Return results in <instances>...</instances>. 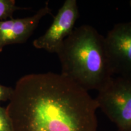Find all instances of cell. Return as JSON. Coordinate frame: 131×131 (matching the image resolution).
Wrapping results in <instances>:
<instances>
[{"label": "cell", "instance_id": "cell-6", "mask_svg": "<svg viewBox=\"0 0 131 131\" xmlns=\"http://www.w3.org/2000/svg\"><path fill=\"white\" fill-rule=\"evenodd\" d=\"M50 13L51 9L46 3L45 7L32 16L0 21V52L7 45L25 42L37 28L41 19Z\"/></svg>", "mask_w": 131, "mask_h": 131}, {"label": "cell", "instance_id": "cell-9", "mask_svg": "<svg viewBox=\"0 0 131 131\" xmlns=\"http://www.w3.org/2000/svg\"><path fill=\"white\" fill-rule=\"evenodd\" d=\"M13 92V88L0 84V101L9 100Z\"/></svg>", "mask_w": 131, "mask_h": 131}, {"label": "cell", "instance_id": "cell-2", "mask_svg": "<svg viewBox=\"0 0 131 131\" xmlns=\"http://www.w3.org/2000/svg\"><path fill=\"white\" fill-rule=\"evenodd\" d=\"M61 75L86 91H100L113 78L104 45V37L92 26L75 28L57 53Z\"/></svg>", "mask_w": 131, "mask_h": 131}, {"label": "cell", "instance_id": "cell-1", "mask_svg": "<svg viewBox=\"0 0 131 131\" xmlns=\"http://www.w3.org/2000/svg\"><path fill=\"white\" fill-rule=\"evenodd\" d=\"M9 101L6 109L12 131L97 130L95 99L61 74L24 75Z\"/></svg>", "mask_w": 131, "mask_h": 131}, {"label": "cell", "instance_id": "cell-5", "mask_svg": "<svg viewBox=\"0 0 131 131\" xmlns=\"http://www.w3.org/2000/svg\"><path fill=\"white\" fill-rule=\"evenodd\" d=\"M104 45L113 73L131 77V22L115 24L104 37Z\"/></svg>", "mask_w": 131, "mask_h": 131}, {"label": "cell", "instance_id": "cell-3", "mask_svg": "<svg viewBox=\"0 0 131 131\" xmlns=\"http://www.w3.org/2000/svg\"><path fill=\"white\" fill-rule=\"evenodd\" d=\"M95 99L118 131H131V77H113Z\"/></svg>", "mask_w": 131, "mask_h": 131}, {"label": "cell", "instance_id": "cell-7", "mask_svg": "<svg viewBox=\"0 0 131 131\" xmlns=\"http://www.w3.org/2000/svg\"><path fill=\"white\" fill-rule=\"evenodd\" d=\"M22 9L16 6L14 0H0V21L12 19L15 11Z\"/></svg>", "mask_w": 131, "mask_h": 131}, {"label": "cell", "instance_id": "cell-10", "mask_svg": "<svg viewBox=\"0 0 131 131\" xmlns=\"http://www.w3.org/2000/svg\"><path fill=\"white\" fill-rule=\"evenodd\" d=\"M129 4H130V6L131 7V1H130V2H129Z\"/></svg>", "mask_w": 131, "mask_h": 131}, {"label": "cell", "instance_id": "cell-4", "mask_svg": "<svg viewBox=\"0 0 131 131\" xmlns=\"http://www.w3.org/2000/svg\"><path fill=\"white\" fill-rule=\"evenodd\" d=\"M79 16L76 0H66L46 32L34 41V46L57 53L64 41L75 29V24Z\"/></svg>", "mask_w": 131, "mask_h": 131}, {"label": "cell", "instance_id": "cell-8", "mask_svg": "<svg viewBox=\"0 0 131 131\" xmlns=\"http://www.w3.org/2000/svg\"><path fill=\"white\" fill-rule=\"evenodd\" d=\"M0 131H12V127L6 108L0 106Z\"/></svg>", "mask_w": 131, "mask_h": 131}]
</instances>
